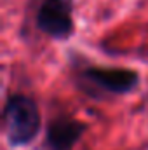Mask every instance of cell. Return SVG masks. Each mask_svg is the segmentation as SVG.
<instances>
[{
	"instance_id": "6da1fadb",
	"label": "cell",
	"mask_w": 148,
	"mask_h": 150,
	"mask_svg": "<svg viewBox=\"0 0 148 150\" xmlns=\"http://www.w3.org/2000/svg\"><path fill=\"white\" fill-rule=\"evenodd\" d=\"M2 126L11 147L18 149L30 145L40 134L42 127V117L35 100L23 93L9 94L4 103Z\"/></svg>"
},
{
	"instance_id": "7a4b0ae2",
	"label": "cell",
	"mask_w": 148,
	"mask_h": 150,
	"mask_svg": "<svg viewBox=\"0 0 148 150\" xmlns=\"http://www.w3.org/2000/svg\"><path fill=\"white\" fill-rule=\"evenodd\" d=\"M75 84L91 98L122 96L134 91L140 74L120 67H84L75 75Z\"/></svg>"
},
{
	"instance_id": "3957f363",
	"label": "cell",
	"mask_w": 148,
	"mask_h": 150,
	"mask_svg": "<svg viewBox=\"0 0 148 150\" xmlns=\"http://www.w3.org/2000/svg\"><path fill=\"white\" fill-rule=\"evenodd\" d=\"M73 0H42L35 12L38 32L54 40H66L75 32Z\"/></svg>"
},
{
	"instance_id": "277c9868",
	"label": "cell",
	"mask_w": 148,
	"mask_h": 150,
	"mask_svg": "<svg viewBox=\"0 0 148 150\" xmlns=\"http://www.w3.org/2000/svg\"><path fill=\"white\" fill-rule=\"evenodd\" d=\"M87 124L73 117H56L45 127V147L49 150H72L85 134Z\"/></svg>"
}]
</instances>
